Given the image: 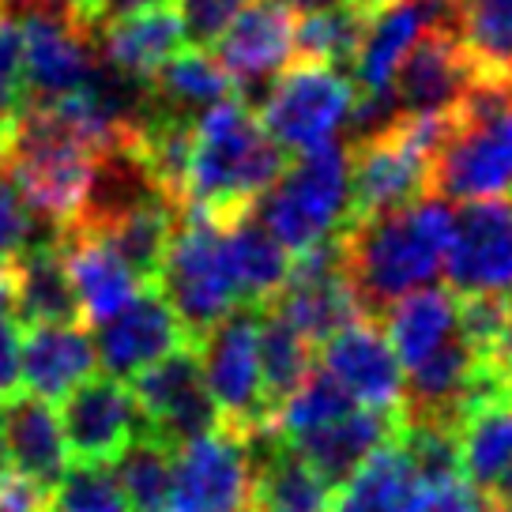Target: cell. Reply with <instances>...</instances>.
<instances>
[{
	"mask_svg": "<svg viewBox=\"0 0 512 512\" xmlns=\"http://www.w3.org/2000/svg\"><path fill=\"white\" fill-rule=\"evenodd\" d=\"M223 253L241 305H268L290 275V253L249 215L223 230Z\"/></svg>",
	"mask_w": 512,
	"mask_h": 512,
	"instance_id": "obj_31",
	"label": "cell"
},
{
	"mask_svg": "<svg viewBox=\"0 0 512 512\" xmlns=\"http://www.w3.org/2000/svg\"><path fill=\"white\" fill-rule=\"evenodd\" d=\"M471 87L475 76L456 34L430 31L407 49L388 91L396 98L400 117H448Z\"/></svg>",
	"mask_w": 512,
	"mask_h": 512,
	"instance_id": "obj_17",
	"label": "cell"
},
{
	"mask_svg": "<svg viewBox=\"0 0 512 512\" xmlns=\"http://www.w3.org/2000/svg\"><path fill=\"white\" fill-rule=\"evenodd\" d=\"M430 505L433 490L403 452L400 437H392L332 494L328 512H430Z\"/></svg>",
	"mask_w": 512,
	"mask_h": 512,
	"instance_id": "obj_24",
	"label": "cell"
},
{
	"mask_svg": "<svg viewBox=\"0 0 512 512\" xmlns=\"http://www.w3.org/2000/svg\"><path fill=\"white\" fill-rule=\"evenodd\" d=\"M46 234H57V230H46ZM46 234H38V215L23 204L16 185L0 174V268H8L31 241Z\"/></svg>",
	"mask_w": 512,
	"mask_h": 512,
	"instance_id": "obj_39",
	"label": "cell"
},
{
	"mask_svg": "<svg viewBox=\"0 0 512 512\" xmlns=\"http://www.w3.org/2000/svg\"><path fill=\"white\" fill-rule=\"evenodd\" d=\"M512 189V91L475 83L452 110V128L430 170L437 200H494Z\"/></svg>",
	"mask_w": 512,
	"mask_h": 512,
	"instance_id": "obj_3",
	"label": "cell"
},
{
	"mask_svg": "<svg viewBox=\"0 0 512 512\" xmlns=\"http://www.w3.org/2000/svg\"><path fill=\"white\" fill-rule=\"evenodd\" d=\"M490 505H497L501 512H512V464H509V471L501 475V482L494 486V494L486 497Z\"/></svg>",
	"mask_w": 512,
	"mask_h": 512,
	"instance_id": "obj_45",
	"label": "cell"
},
{
	"mask_svg": "<svg viewBox=\"0 0 512 512\" xmlns=\"http://www.w3.org/2000/svg\"><path fill=\"white\" fill-rule=\"evenodd\" d=\"M170 460L174 452H166L159 441L151 437H136L132 445L113 460L110 467L121 494H125L132 512H162L166 509V494H170Z\"/></svg>",
	"mask_w": 512,
	"mask_h": 512,
	"instance_id": "obj_35",
	"label": "cell"
},
{
	"mask_svg": "<svg viewBox=\"0 0 512 512\" xmlns=\"http://www.w3.org/2000/svg\"><path fill=\"white\" fill-rule=\"evenodd\" d=\"M42 512H128V501L110 467L76 464L46 490Z\"/></svg>",
	"mask_w": 512,
	"mask_h": 512,
	"instance_id": "obj_36",
	"label": "cell"
},
{
	"mask_svg": "<svg viewBox=\"0 0 512 512\" xmlns=\"http://www.w3.org/2000/svg\"><path fill=\"white\" fill-rule=\"evenodd\" d=\"M253 482L245 512H328L332 490L290 452L279 433L268 430L245 437Z\"/></svg>",
	"mask_w": 512,
	"mask_h": 512,
	"instance_id": "obj_21",
	"label": "cell"
},
{
	"mask_svg": "<svg viewBox=\"0 0 512 512\" xmlns=\"http://www.w3.org/2000/svg\"><path fill=\"white\" fill-rule=\"evenodd\" d=\"M351 4H358L362 12H369V16H377V12H384L388 4H396V0H351Z\"/></svg>",
	"mask_w": 512,
	"mask_h": 512,
	"instance_id": "obj_48",
	"label": "cell"
},
{
	"mask_svg": "<svg viewBox=\"0 0 512 512\" xmlns=\"http://www.w3.org/2000/svg\"><path fill=\"white\" fill-rule=\"evenodd\" d=\"M369 12L358 4H339L317 16H302L294 23V53L298 64H317V68H332L339 76L354 72V61L366 46L369 34Z\"/></svg>",
	"mask_w": 512,
	"mask_h": 512,
	"instance_id": "obj_32",
	"label": "cell"
},
{
	"mask_svg": "<svg viewBox=\"0 0 512 512\" xmlns=\"http://www.w3.org/2000/svg\"><path fill=\"white\" fill-rule=\"evenodd\" d=\"M354 110V83L332 68L290 64L260 102V128L283 151H313L336 140Z\"/></svg>",
	"mask_w": 512,
	"mask_h": 512,
	"instance_id": "obj_8",
	"label": "cell"
},
{
	"mask_svg": "<svg viewBox=\"0 0 512 512\" xmlns=\"http://www.w3.org/2000/svg\"><path fill=\"white\" fill-rule=\"evenodd\" d=\"M400 422H403V411L400 415H377V411L354 407L351 415H343L332 426L305 433V437H294L287 445L336 494L339 486L351 479L377 448H384L400 433Z\"/></svg>",
	"mask_w": 512,
	"mask_h": 512,
	"instance_id": "obj_20",
	"label": "cell"
},
{
	"mask_svg": "<svg viewBox=\"0 0 512 512\" xmlns=\"http://www.w3.org/2000/svg\"><path fill=\"white\" fill-rule=\"evenodd\" d=\"M448 128H452V113L448 117H400L381 136L347 144L351 151L347 226L400 211L430 196V170L441 144L448 140Z\"/></svg>",
	"mask_w": 512,
	"mask_h": 512,
	"instance_id": "obj_5",
	"label": "cell"
},
{
	"mask_svg": "<svg viewBox=\"0 0 512 512\" xmlns=\"http://www.w3.org/2000/svg\"><path fill=\"white\" fill-rule=\"evenodd\" d=\"M8 272H12V317H16V324H31V328L80 324V305H76V290H72V279L64 268L57 234L31 241L8 264Z\"/></svg>",
	"mask_w": 512,
	"mask_h": 512,
	"instance_id": "obj_22",
	"label": "cell"
},
{
	"mask_svg": "<svg viewBox=\"0 0 512 512\" xmlns=\"http://www.w3.org/2000/svg\"><path fill=\"white\" fill-rule=\"evenodd\" d=\"M0 313H12V272L0 268Z\"/></svg>",
	"mask_w": 512,
	"mask_h": 512,
	"instance_id": "obj_46",
	"label": "cell"
},
{
	"mask_svg": "<svg viewBox=\"0 0 512 512\" xmlns=\"http://www.w3.org/2000/svg\"><path fill=\"white\" fill-rule=\"evenodd\" d=\"M253 0H177V19L192 49H211Z\"/></svg>",
	"mask_w": 512,
	"mask_h": 512,
	"instance_id": "obj_38",
	"label": "cell"
},
{
	"mask_svg": "<svg viewBox=\"0 0 512 512\" xmlns=\"http://www.w3.org/2000/svg\"><path fill=\"white\" fill-rule=\"evenodd\" d=\"M441 275L456 298H512V200H475L452 215Z\"/></svg>",
	"mask_w": 512,
	"mask_h": 512,
	"instance_id": "obj_10",
	"label": "cell"
},
{
	"mask_svg": "<svg viewBox=\"0 0 512 512\" xmlns=\"http://www.w3.org/2000/svg\"><path fill=\"white\" fill-rule=\"evenodd\" d=\"M452 215L445 200L422 196L400 211H388L377 219L343 226L339 253H343V275L351 283V294L362 317L381 320L392 302L422 287H433V279L445 272V256L452 245Z\"/></svg>",
	"mask_w": 512,
	"mask_h": 512,
	"instance_id": "obj_1",
	"label": "cell"
},
{
	"mask_svg": "<svg viewBox=\"0 0 512 512\" xmlns=\"http://www.w3.org/2000/svg\"><path fill=\"white\" fill-rule=\"evenodd\" d=\"M23 110H27V76H23L19 19L0 12V147Z\"/></svg>",
	"mask_w": 512,
	"mask_h": 512,
	"instance_id": "obj_37",
	"label": "cell"
},
{
	"mask_svg": "<svg viewBox=\"0 0 512 512\" xmlns=\"http://www.w3.org/2000/svg\"><path fill=\"white\" fill-rule=\"evenodd\" d=\"M317 369L362 411H403V366L396 362L377 320L358 317L332 339H324L317 347Z\"/></svg>",
	"mask_w": 512,
	"mask_h": 512,
	"instance_id": "obj_12",
	"label": "cell"
},
{
	"mask_svg": "<svg viewBox=\"0 0 512 512\" xmlns=\"http://www.w3.org/2000/svg\"><path fill=\"white\" fill-rule=\"evenodd\" d=\"M95 358L110 381H132L166 354L192 347L159 287H144L117 317L95 324ZM196 351V347H192Z\"/></svg>",
	"mask_w": 512,
	"mask_h": 512,
	"instance_id": "obj_14",
	"label": "cell"
},
{
	"mask_svg": "<svg viewBox=\"0 0 512 512\" xmlns=\"http://www.w3.org/2000/svg\"><path fill=\"white\" fill-rule=\"evenodd\" d=\"M256 354H260V384L264 400L272 407V418L283 403L298 392V384L313 373L317 351L305 343L287 320L275 313L272 305L260 309V336H256Z\"/></svg>",
	"mask_w": 512,
	"mask_h": 512,
	"instance_id": "obj_33",
	"label": "cell"
},
{
	"mask_svg": "<svg viewBox=\"0 0 512 512\" xmlns=\"http://www.w3.org/2000/svg\"><path fill=\"white\" fill-rule=\"evenodd\" d=\"M249 452L226 430L196 437L170 460V494L162 512H245L249 505Z\"/></svg>",
	"mask_w": 512,
	"mask_h": 512,
	"instance_id": "obj_13",
	"label": "cell"
},
{
	"mask_svg": "<svg viewBox=\"0 0 512 512\" xmlns=\"http://www.w3.org/2000/svg\"><path fill=\"white\" fill-rule=\"evenodd\" d=\"M34 4H38L34 12H46V16H57L68 23V19L76 16V8H80L83 0H34Z\"/></svg>",
	"mask_w": 512,
	"mask_h": 512,
	"instance_id": "obj_44",
	"label": "cell"
},
{
	"mask_svg": "<svg viewBox=\"0 0 512 512\" xmlns=\"http://www.w3.org/2000/svg\"><path fill=\"white\" fill-rule=\"evenodd\" d=\"M290 16H317V12H328V8H339V4H351V0H283Z\"/></svg>",
	"mask_w": 512,
	"mask_h": 512,
	"instance_id": "obj_43",
	"label": "cell"
},
{
	"mask_svg": "<svg viewBox=\"0 0 512 512\" xmlns=\"http://www.w3.org/2000/svg\"><path fill=\"white\" fill-rule=\"evenodd\" d=\"M12 479V464H8V448H4V426H0V486Z\"/></svg>",
	"mask_w": 512,
	"mask_h": 512,
	"instance_id": "obj_47",
	"label": "cell"
},
{
	"mask_svg": "<svg viewBox=\"0 0 512 512\" xmlns=\"http://www.w3.org/2000/svg\"><path fill=\"white\" fill-rule=\"evenodd\" d=\"M486 362H490L497 377L512 388V298H509V320H505L501 336H497V343L490 347V354H486Z\"/></svg>",
	"mask_w": 512,
	"mask_h": 512,
	"instance_id": "obj_42",
	"label": "cell"
},
{
	"mask_svg": "<svg viewBox=\"0 0 512 512\" xmlns=\"http://www.w3.org/2000/svg\"><path fill=\"white\" fill-rule=\"evenodd\" d=\"M177 215L181 211L166 200V196H147L140 204H132L128 211L113 215L98 226H72V230H87L98 241H106L113 253L125 260V268L140 287H155L162 272V260L170 249V238L177 230Z\"/></svg>",
	"mask_w": 512,
	"mask_h": 512,
	"instance_id": "obj_27",
	"label": "cell"
},
{
	"mask_svg": "<svg viewBox=\"0 0 512 512\" xmlns=\"http://www.w3.org/2000/svg\"><path fill=\"white\" fill-rule=\"evenodd\" d=\"M128 392L144 418V437L159 441L166 452H177L196 437L219 430V411L204 388V373L192 347L166 354L140 377H132Z\"/></svg>",
	"mask_w": 512,
	"mask_h": 512,
	"instance_id": "obj_9",
	"label": "cell"
},
{
	"mask_svg": "<svg viewBox=\"0 0 512 512\" xmlns=\"http://www.w3.org/2000/svg\"><path fill=\"white\" fill-rule=\"evenodd\" d=\"M19 324L12 313H0V407L23 396L19 388Z\"/></svg>",
	"mask_w": 512,
	"mask_h": 512,
	"instance_id": "obj_41",
	"label": "cell"
},
{
	"mask_svg": "<svg viewBox=\"0 0 512 512\" xmlns=\"http://www.w3.org/2000/svg\"><path fill=\"white\" fill-rule=\"evenodd\" d=\"M290 166V155L260 128L245 98H226L196 117L185 208L226 230L249 215Z\"/></svg>",
	"mask_w": 512,
	"mask_h": 512,
	"instance_id": "obj_2",
	"label": "cell"
},
{
	"mask_svg": "<svg viewBox=\"0 0 512 512\" xmlns=\"http://www.w3.org/2000/svg\"><path fill=\"white\" fill-rule=\"evenodd\" d=\"M268 305L313 351L324 339L336 336L339 328H347L351 320L362 317V309L351 294V283L343 275L339 238L320 241L302 256H290L287 283Z\"/></svg>",
	"mask_w": 512,
	"mask_h": 512,
	"instance_id": "obj_11",
	"label": "cell"
},
{
	"mask_svg": "<svg viewBox=\"0 0 512 512\" xmlns=\"http://www.w3.org/2000/svg\"><path fill=\"white\" fill-rule=\"evenodd\" d=\"M155 8H170V0H83L76 8V16L68 19L80 34H98L102 27H110L117 19L140 16V12H155Z\"/></svg>",
	"mask_w": 512,
	"mask_h": 512,
	"instance_id": "obj_40",
	"label": "cell"
},
{
	"mask_svg": "<svg viewBox=\"0 0 512 512\" xmlns=\"http://www.w3.org/2000/svg\"><path fill=\"white\" fill-rule=\"evenodd\" d=\"M91 46H98L95 57L110 64L113 72L151 83L155 72L185 49V31L174 8H155V12H140L102 27L98 34H91Z\"/></svg>",
	"mask_w": 512,
	"mask_h": 512,
	"instance_id": "obj_26",
	"label": "cell"
},
{
	"mask_svg": "<svg viewBox=\"0 0 512 512\" xmlns=\"http://www.w3.org/2000/svg\"><path fill=\"white\" fill-rule=\"evenodd\" d=\"M377 324L403 373H411L456 336V294L448 287H422L388 305Z\"/></svg>",
	"mask_w": 512,
	"mask_h": 512,
	"instance_id": "obj_28",
	"label": "cell"
},
{
	"mask_svg": "<svg viewBox=\"0 0 512 512\" xmlns=\"http://www.w3.org/2000/svg\"><path fill=\"white\" fill-rule=\"evenodd\" d=\"M234 95L275 83L294 64V16L283 0H253L208 49Z\"/></svg>",
	"mask_w": 512,
	"mask_h": 512,
	"instance_id": "obj_15",
	"label": "cell"
},
{
	"mask_svg": "<svg viewBox=\"0 0 512 512\" xmlns=\"http://www.w3.org/2000/svg\"><path fill=\"white\" fill-rule=\"evenodd\" d=\"M260 309L264 305L230 309L196 347L204 388L219 411V430L234 433L241 441L272 426V407L264 400L260 354H256Z\"/></svg>",
	"mask_w": 512,
	"mask_h": 512,
	"instance_id": "obj_7",
	"label": "cell"
},
{
	"mask_svg": "<svg viewBox=\"0 0 512 512\" xmlns=\"http://www.w3.org/2000/svg\"><path fill=\"white\" fill-rule=\"evenodd\" d=\"M456 42L475 83L512 91V0H456Z\"/></svg>",
	"mask_w": 512,
	"mask_h": 512,
	"instance_id": "obj_30",
	"label": "cell"
},
{
	"mask_svg": "<svg viewBox=\"0 0 512 512\" xmlns=\"http://www.w3.org/2000/svg\"><path fill=\"white\" fill-rule=\"evenodd\" d=\"M155 287L174 309L189 343L200 347V339L241 305L223 253V230L200 219L196 211H181Z\"/></svg>",
	"mask_w": 512,
	"mask_h": 512,
	"instance_id": "obj_6",
	"label": "cell"
},
{
	"mask_svg": "<svg viewBox=\"0 0 512 512\" xmlns=\"http://www.w3.org/2000/svg\"><path fill=\"white\" fill-rule=\"evenodd\" d=\"M351 211V151L347 140L313 147L290 162L283 177L253 204V219L290 256L336 238Z\"/></svg>",
	"mask_w": 512,
	"mask_h": 512,
	"instance_id": "obj_4",
	"label": "cell"
},
{
	"mask_svg": "<svg viewBox=\"0 0 512 512\" xmlns=\"http://www.w3.org/2000/svg\"><path fill=\"white\" fill-rule=\"evenodd\" d=\"M61 433L68 456L80 464H113L136 437H144V418L132 403L128 384L91 377L68 400H61Z\"/></svg>",
	"mask_w": 512,
	"mask_h": 512,
	"instance_id": "obj_16",
	"label": "cell"
},
{
	"mask_svg": "<svg viewBox=\"0 0 512 512\" xmlns=\"http://www.w3.org/2000/svg\"><path fill=\"white\" fill-rule=\"evenodd\" d=\"M19 38H23L27 106L31 102H61V98L76 95L95 68L91 38L57 16L27 12L19 23Z\"/></svg>",
	"mask_w": 512,
	"mask_h": 512,
	"instance_id": "obj_18",
	"label": "cell"
},
{
	"mask_svg": "<svg viewBox=\"0 0 512 512\" xmlns=\"http://www.w3.org/2000/svg\"><path fill=\"white\" fill-rule=\"evenodd\" d=\"M95 369V339L83 324L27 328L19 343V388L49 407L68 400L80 384L95 377Z\"/></svg>",
	"mask_w": 512,
	"mask_h": 512,
	"instance_id": "obj_19",
	"label": "cell"
},
{
	"mask_svg": "<svg viewBox=\"0 0 512 512\" xmlns=\"http://www.w3.org/2000/svg\"><path fill=\"white\" fill-rule=\"evenodd\" d=\"M460 475L475 494L490 497L512 464V396L482 400L456 418Z\"/></svg>",
	"mask_w": 512,
	"mask_h": 512,
	"instance_id": "obj_29",
	"label": "cell"
},
{
	"mask_svg": "<svg viewBox=\"0 0 512 512\" xmlns=\"http://www.w3.org/2000/svg\"><path fill=\"white\" fill-rule=\"evenodd\" d=\"M0 426H4L12 475L46 494L68 471V445H64L57 411L34 396H16L0 407Z\"/></svg>",
	"mask_w": 512,
	"mask_h": 512,
	"instance_id": "obj_25",
	"label": "cell"
},
{
	"mask_svg": "<svg viewBox=\"0 0 512 512\" xmlns=\"http://www.w3.org/2000/svg\"><path fill=\"white\" fill-rule=\"evenodd\" d=\"M61 245L64 268L76 290V305H80V320L102 324V320L117 317L136 294H140V279L128 272L125 260L113 253L106 241H98L87 230H61L57 234Z\"/></svg>",
	"mask_w": 512,
	"mask_h": 512,
	"instance_id": "obj_23",
	"label": "cell"
},
{
	"mask_svg": "<svg viewBox=\"0 0 512 512\" xmlns=\"http://www.w3.org/2000/svg\"><path fill=\"white\" fill-rule=\"evenodd\" d=\"M151 91L162 110L181 113V117H196L234 98V87L208 49H181L174 61L155 72Z\"/></svg>",
	"mask_w": 512,
	"mask_h": 512,
	"instance_id": "obj_34",
	"label": "cell"
}]
</instances>
